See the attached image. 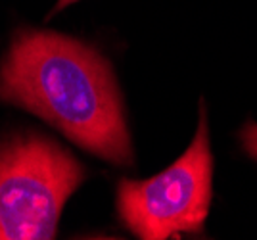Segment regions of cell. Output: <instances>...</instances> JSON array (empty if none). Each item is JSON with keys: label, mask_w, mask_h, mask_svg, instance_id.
<instances>
[{"label": "cell", "mask_w": 257, "mask_h": 240, "mask_svg": "<svg viewBox=\"0 0 257 240\" xmlns=\"http://www.w3.org/2000/svg\"><path fill=\"white\" fill-rule=\"evenodd\" d=\"M85 181L67 148L39 133L0 141V240H50L62 209Z\"/></svg>", "instance_id": "7a4b0ae2"}, {"label": "cell", "mask_w": 257, "mask_h": 240, "mask_svg": "<svg viewBox=\"0 0 257 240\" xmlns=\"http://www.w3.org/2000/svg\"><path fill=\"white\" fill-rule=\"evenodd\" d=\"M0 100L37 115L107 164L135 165L113 67L75 37L20 29L0 60Z\"/></svg>", "instance_id": "6da1fadb"}, {"label": "cell", "mask_w": 257, "mask_h": 240, "mask_svg": "<svg viewBox=\"0 0 257 240\" xmlns=\"http://www.w3.org/2000/svg\"><path fill=\"white\" fill-rule=\"evenodd\" d=\"M213 154L207 113L200 102L198 129L190 146L167 169L144 181L121 179L115 194L117 215L142 240L200 234L211 206Z\"/></svg>", "instance_id": "3957f363"}, {"label": "cell", "mask_w": 257, "mask_h": 240, "mask_svg": "<svg viewBox=\"0 0 257 240\" xmlns=\"http://www.w3.org/2000/svg\"><path fill=\"white\" fill-rule=\"evenodd\" d=\"M75 2H79V0H58L56 2V8L52 10V14H58V12L65 10L67 6H71V4H75Z\"/></svg>", "instance_id": "5b68a950"}, {"label": "cell", "mask_w": 257, "mask_h": 240, "mask_svg": "<svg viewBox=\"0 0 257 240\" xmlns=\"http://www.w3.org/2000/svg\"><path fill=\"white\" fill-rule=\"evenodd\" d=\"M240 142L242 148L247 152L249 158H253L257 162V123L255 121H246L244 127L240 129Z\"/></svg>", "instance_id": "277c9868"}]
</instances>
